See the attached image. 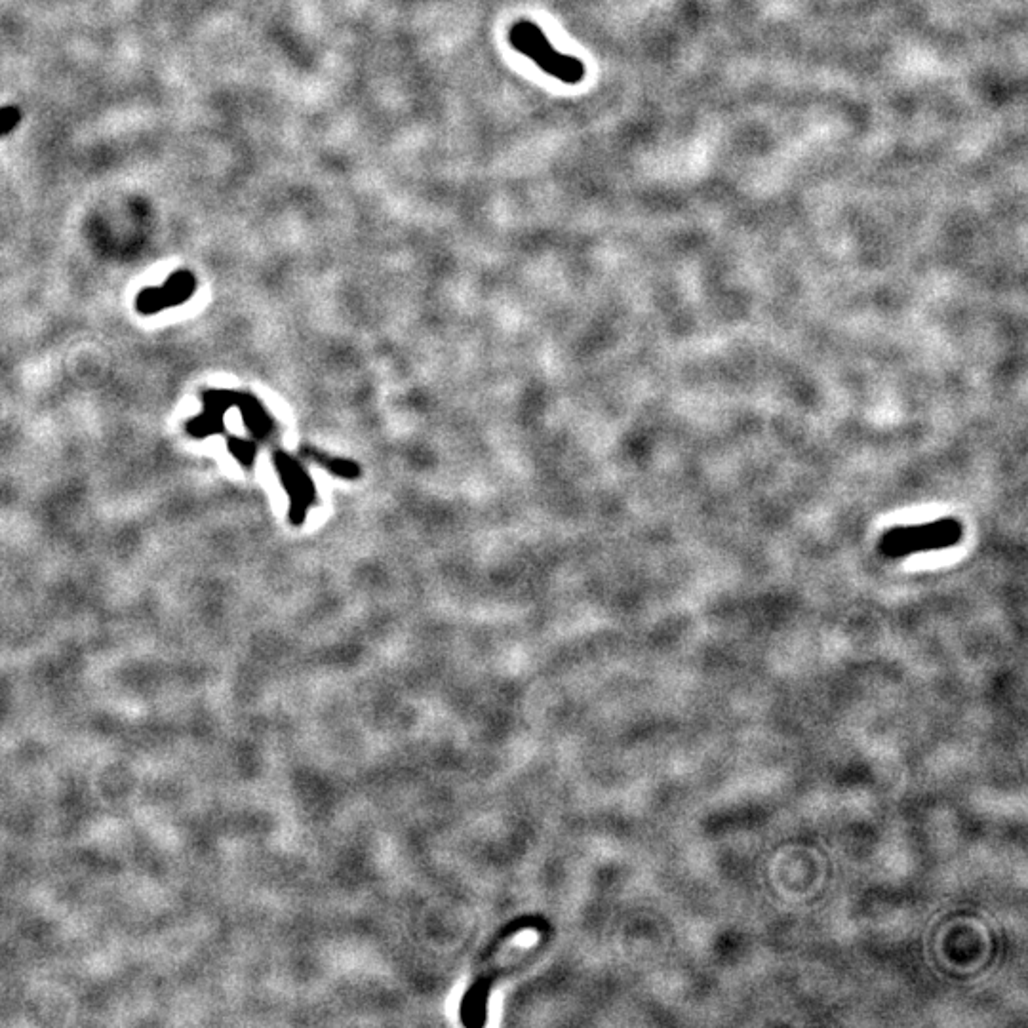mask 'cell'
<instances>
[{
    "label": "cell",
    "instance_id": "cell-2",
    "mask_svg": "<svg viewBox=\"0 0 1028 1028\" xmlns=\"http://www.w3.org/2000/svg\"><path fill=\"white\" fill-rule=\"evenodd\" d=\"M509 42L516 52H520L528 60L534 61L543 73L551 75L554 79L562 80L566 84H577L585 77L583 63L577 58L560 54L558 50H554L547 35L535 25L534 21H516L509 31Z\"/></svg>",
    "mask_w": 1028,
    "mask_h": 1028
},
{
    "label": "cell",
    "instance_id": "cell-3",
    "mask_svg": "<svg viewBox=\"0 0 1028 1028\" xmlns=\"http://www.w3.org/2000/svg\"><path fill=\"white\" fill-rule=\"evenodd\" d=\"M193 290H195V280H193V277H189V275L172 277L168 280L166 288L143 292L138 299V309L143 315H153L159 309L183 303L185 299H189V296L193 294Z\"/></svg>",
    "mask_w": 1028,
    "mask_h": 1028
},
{
    "label": "cell",
    "instance_id": "cell-1",
    "mask_svg": "<svg viewBox=\"0 0 1028 1028\" xmlns=\"http://www.w3.org/2000/svg\"><path fill=\"white\" fill-rule=\"evenodd\" d=\"M964 526L956 518H939L922 524L891 528L880 539V553L888 558H905L912 554L943 551L958 545Z\"/></svg>",
    "mask_w": 1028,
    "mask_h": 1028
}]
</instances>
